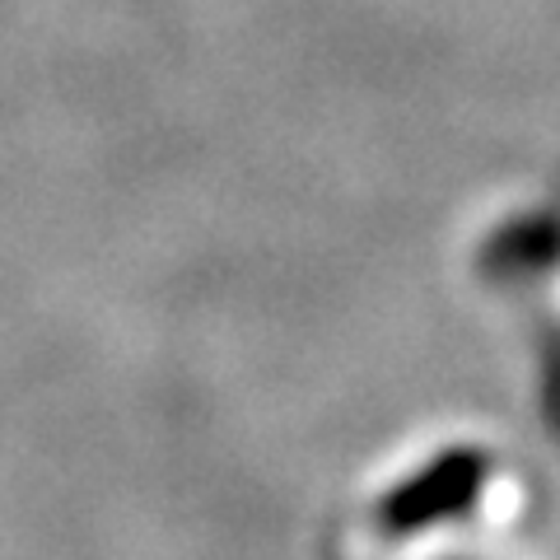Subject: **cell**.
I'll return each instance as SVG.
<instances>
[{
    "label": "cell",
    "mask_w": 560,
    "mask_h": 560,
    "mask_svg": "<svg viewBox=\"0 0 560 560\" xmlns=\"http://www.w3.org/2000/svg\"><path fill=\"white\" fill-rule=\"evenodd\" d=\"M560 267V215L537 210V215L504 220L477 248V271L490 280H518Z\"/></svg>",
    "instance_id": "7a4b0ae2"
},
{
    "label": "cell",
    "mask_w": 560,
    "mask_h": 560,
    "mask_svg": "<svg viewBox=\"0 0 560 560\" xmlns=\"http://www.w3.org/2000/svg\"><path fill=\"white\" fill-rule=\"evenodd\" d=\"M486 481H490V458L481 448L458 444V448L440 453V458H430L416 477L397 481L388 495L378 500L374 518L388 537H416V533L434 528V523L467 514L471 504L481 500Z\"/></svg>",
    "instance_id": "6da1fadb"
}]
</instances>
